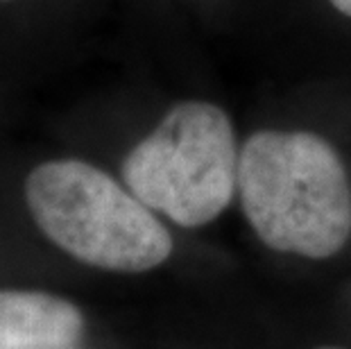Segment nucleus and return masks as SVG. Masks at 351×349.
I'll return each mask as SVG.
<instances>
[{"mask_svg": "<svg viewBox=\"0 0 351 349\" xmlns=\"http://www.w3.org/2000/svg\"><path fill=\"white\" fill-rule=\"evenodd\" d=\"M82 333V311L64 297L0 291V349H71Z\"/></svg>", "mask_w": 351, "mask_h": 349, "instance_id": "nucleus-4", "label": "nucleus"}, {"mask_svg": "<svg viewBox=\"0 0 351 349\" xmlns=\"http://www.w3.org/2000/svg\"><path fill=\"white\" fill-rule=\"evenodd\" d=\"M234 125L213 102L186 100L161 118L123 161V180L141 202L179 227H204L238 189Z\"/></svg>", "mask_w": 351, "mask_h": 349, "instance_id": "nucleus-3", "label": "nucleus"}, {"mask_svg": "<svg viewBox=\"0 0 351 349\" xmlns=\"http://www.w3.org/2000/svg\"><path fill=\"white\" fill-rule=\"evenodd\" d=\"M36 227L77 261L111 272H147L173 254V236L147 204L80 159L36 166L25 180Z\"/></svg>", "mask_w": 351, "mask_h": 349, "instance_id": "nucleus-2", "label": "nucleus"}, {"mask_svg": "<svg viewBox=\"0 0 351 349\" xmlns=\"http://www.w3.org/2000/svg\"><path fill=\"white\" fill-rule=\"evenodd\" d=\"M328 3H331L338 12L345 14V16L351 19V0H328Z\"/></svg>", "mask_w": 351, "mask_h": 349, "instance_id": "nucleus-5", "label": "nucleus"}, {"mask_svg": "<svg viewBox=\"0 0 351 349\" xmlns=\"http://www.w3.org/2000/svg\"><path fill=\"white\" fill-rule=\"evenodd\" d=\"M5 3H7V0H5Z\"/></svg>", "mask_w": 351, "mask_h": 349, "instance_id": "nucleus-7", "label": "nucleus"}, {"mask_svg": "<svg viewBox=\"0 0 351 349\" xmlns=\"http://www.w3.org/2000/svg\"><path fill=\"white\" fill-rule=\"evenodd\" d=\"M238 193L252 229L274 252L319 261L351 236L345 163L313 132H254L241 147Z\"/></svg>", "mask_w": 351, "mask_h": 349, "instance_id": "nucleus-1", "label": "nucleus"}, {"mask_svg": "<svg viewBox=\"0 0 351 349\" xmlns=\"http://www.w3.org/2000/svg\"><path fill=\"white\" fill-rule=\"evenodd\" d=\"M315 349H342V347H331V345H326V347H315Z\"/></svg>", "mask_w": 351, "mask_h": 349, "instance_id": "nucleus-6", "label": "nucleus"}]
</instances>
